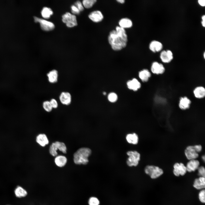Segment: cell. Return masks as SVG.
I'll return each instance as SVG.
<instances>
[{
	"label": "cell",
	"mask_w": 205,
	"mask_h": 205,
	"mask_svg": "<svg viewBox=\"0 0 205 205\" xmlns=\"http://www.w3.org/2000/svg\"><path fill=\"white\" fill-rule=\"evenodd\" d=\"M108 40L112 49L119 51L126 47L128 42V36L125 29L117 26L115 29L111 31Z\"/></svg>",
	"instance_id": "obj_1"
},
{
	"label": "cell",
	"mask_w": 205,
	"mask_h": 205,
	"mask_svg": "<svg viewBox=\"0 0 205 205\" xmlns=\"http://www.w3.org/2000/svg\"><path fill=\"white\" fill-rule=\"evenodd\" d=\"M91 151L87 147H81L78 149L73 154V161L77 165H85L89 162L88 157L91 155Z\"/></svg>",
	"instance_id": "obj_2"
},
{
	"label": "cell",
	"mask_w": 205,
	"mask_h": 205,
	"mask_svg": "<svg viewBox=\"0 0 205 205\" xmlns=\"http://www.w3.org/2000/svg\"><path fill=\"white\" fill-rule=\"evenodd\" d=\"M202 146L200 144L188 145L184 150L185 155L189 160L196 159L199 156V153L202 151Z\"/></svg>",
	"instance_id": "obj_3"
},
{
	"label": "cell",
	"mask_w": 205,
	"mask_h": 205,
	"mask_svg": "<svg viewBox=\"0 0 205 205\" xmlns=\"http://www.w3.org/2000/svg\"><path fill=\"white\" fill-rule=\"evenodd\" d=\"M145 173L152 179H156L163 173V170L159 167L154 165H147L144 169Z\"/></svg>",
	"instance_id": "obj_4"
},
{
	"label": "cell",
	"mask_w": 205,
	"mask_h": 205,
	"mask_svg": "<svg viewBox=\"0 0 205 205\" xmlns=\"http://www.w3.org/2000/svg\"><path fill=\"white\" fill-rule=\"evenodd\" d=\"M127 154L128 156L126 161L127 165L129 167L137 166L140 159V153L136 151H129Z\"/></svg>",
	"instance_id": "obj_5"
},
{
	"label": "cell",
	"mask_w": 205,
	"mask_h": 205,
	"mask_svg": "<svg viewBox=\"0 0 205 205\" xmlns=\"http://www.w3.org/2000/svg\"><path fill=\"white\" fill-rule=\"evenodd\" d=\"M150 71L152 74L159 75L164 74L166 71V69L162 63L154 61L151 64Z\"/></svg>",
	"instance_id": "obj_6"
},
{
	"label": "cell",
	"mask_w": 205,
	"mask_h": 205,
	"mask_svg": "<svg viewBox=\"0 0 205 205\" xmlns=\"http://www.w3.org/2000/svg\"><path fill=\"white\" fill-rule=\"evenodd\" d=\"M62 18L63 22L68 27H72L77 25L76 18L74 15L67 12L62 16Z\"/></svg>",
	"instance_id": "obj_7"
},
{
	"label": "cell",
	"mask_w": 205,
	"mask_h": 205,
	"mask_svg": "<svg viewBox=\"0 0 205 205\" xmlns=\"http://www.w3.org/2000/svg\"><path fill=\"white\" fill-rule=\"evenodd\" d=\"M34 22L40 24L41 28L42 30L46 31H49L53 30L54 28V25L52 22L46 20L34 17Z\"/></svg>",
	"instance_id": "obj_8"
},
{
	"label": "cell",
	"mask_w": 205,
	"mask_h": 205,
	"mask_svg": "<svg viewBox=\"0 0 205 205\" xmlns=\"http://www.w3.org/2000/svg\"><path fill=\"white\" fill-rule=\"evenodd\" d=\"M191 103V100L188 97L186 96H182L179 98L178 106L181 110H185L190 108Z\"/></svg>",
	"instance_id": "obj_9"
},
{
	"label": "cell",
	"mask_w": 205,
	"mask_h": 205,
	"mask_svg": "<svg viewBox=\"0 0 205 205\" xmlns=\"http://www.w3.org/2000/svg\"><path fill=\"white\" fill-rule=\"evenodd\" d=\"M173 172L176 176H183L187 172L186 166L182 163H175L173 166Z\"/></svg>",
	"instance_id": "obj_10"
},
{
	"label": "cell",
	"mask_w": 205,
	"mask_h": 205,
	"mask_svg": "<svg viewBox=\"0 0 205 205\" xmlns=\"http://www.w3.org/2000/svg\"><path fill=\"white\" fill-rule=\"evenodd\" d=\"M192 92L194 97L197 99H201L205 97V88L202 85L196 86L193 89Z\"/></svg>",
	"instance_id": "obj_11"
},
{
	"label": "cell",
	"mask_w": 205,
	"mask_h": 205,
	"mask_svg": "<svg viewBox=\"0 0 205 205\" xmlns=\"http://www.w3.org/2000/svg\"><path fill=\"white\" fill-rule=\"evenodd\" d=\"M126 85L129 89L134 91L138 90L142 87L140 82L136 78H133L127 81Z\"/></svg>",
	"instance_id": "obj_12"
},
{
	"label": "cell",
	"mask_w": 205,
	"mask_h": 205,
	"mask_svg": "<svg viewBox=\"0 0 205 205\" xmlns=\"http://www.w3.org/2000/svg\"><path fill=\"white\" fill-rule=\"evenodd\" d=\"M160 57L162 62L165 63L170 62L173 58L172 52L169 50L162 51L160 53Z\"/></svg>",
	"instance_id": "obj_13"
},
{
	"label": "cell",
	"mask_w": 205,
	"mask_h": 205,
	"mask_svg": "<svg viewBox=\"0 0 205 205\" xmlns=\"http://www.w3.org/2000/svg\"><path fill=\"white\" fill-rule=\"evenodd\" d=\"M138 76L142 82L146 83L149 81L151 77L152 73L149 69H144L139 72Z\"/></svg>",
	"instance_id": "obj_14"
},
{
	"label": "cell",
	"mask_w": 205,
	"mask_h": 205,
	"mask_svg": "<svg viewBox=\"0 0 205 205\" xmlns=\"http://www.w3.org/2000/svg\"><path fill=\"white\" fill-rule=\"evenodd\" d=\"M59 99L61 103L63 105H69L71 102V96L68 92H62L60 94Z\"/></svg>",
	"instance_id": "obj_15"
},
{
	"label": "cell",
	"mask_w": 205,
	"mask_h": 205,
	"mask_svg": "<svg viewBox=\"0 0 205 205\" xmlns=\"http://www.w3.org/2000/svg\"><path fill=\"white\" fill-rule=\"evenodd\" d=\"M200 166V162L197 159L189 160L186 166L187 171L194 172L197 170Z\"/></svg>",
	"instance_id": "obj_16"
},
{
	"label": "cell",
	"mask_w": 205,
	"mask_h": 205,
	"mask_svg": "<svg viewBox=\"0 0 205 205\" xmlns=\"http://www.w3.org/2000/svg\"><path fill=\"white\" fill-rule=\"evenodd\" d=\"M89 17L93 22H99L102 20L104 16L100 11L96 10L91 12L89 15Z\"/></svg>",
	"instance_id": "obj_17"
},
{
	"label": "cell",
	"mask_w": 205,
	"mask_h": 205,
	"mask_svg": "<svg viewBox=\"0 0 205 205\" xmlns=\"http://www.w3.org/2000/svg\"><path fill=\"white\" fill-rule=\"evenodd\" d=\"M14 193L16 197L18 198L26 197L28 194L27 191L21 186L18 185L14 190Z\"/></svg>",
	"instance_id": "obj_18"
},
{
	"label": "cell",
	"mask_w": 205,
	"mask_h": 205,
	"mask_svg": "<svg viewBox=\"0 0 205 205\" xmlns=\"http://www.w3.org/2000/svg\"><path fill=\"white\" fill-rule=\"evenodd\" d=\"M49 82L51 83H56L58 81V73L57 70L54 69L50 71L47 74Z\"/></svg>",
	"instance_id": "obj_19"
},
{
	"label": "cell",
	"mask_w": 205,
	"mask_h": 205,
	"mask_svg": "<svg viewBox=\"0 0 205 205\" xmlns=\"http://www.w3.org/2000/svg\"><path fill=\"white\" fill-rule=\"evenodd\" d=\"M36 141L40 145L43 147L48 144L49 142L47 136L44 134H40L37 136Z\"/></svg>",
	"instance_id": "obj_20"
},
{
	"label": "cell",
	"mask_w": 205,
	"mask_h": 205,
	"mask_svg": "<svg viewBox=\"0 0 205 205\" xmlns=\"http://www.w3.org/2000/svg\"><path fill=\"white\" fill-rule=\"evenodd\" d=\"M162 48L163 45L161 43L157 41L153 40L149 45L150 50L154 52L160 51Z\"/></svg>",
	"instance_id": "obj_21"
},
{
	"label": "cell",
	"mask_w": 205,
	"mask_h": 205,
	"mask_svg": "<svg viewBox=\"0 0 205 205\" xmlns=\"http://www.w3.org/2000/svg\"><path fill=\"white\" fill-rule=\"evenodd\" d=\"M67 161V158L63 155L57 156L55 158V163L57 166L59 167H64Z\"/></svg>",
	"instance_id": "obj_22"
},
{
	"label": "cell",
	"mask_w": 205,
	"mask_h": 205,
	"mask_svg": "<svg viewBox=\"0 0 205 205\" xmlns=\"http://www.w3.org/2000/svg\"><path fill=\"white\" fill-rule=\"evenodd\" d=\"M193 186L196 189L199 190L204 188L205 187V177H200L195 179L193 184Z\"/></svg>",
	"instance_id": "obj_23"
},
{
	"label": "cell",
	"mask_w": 205,
	"mask_h": 205,
	"mask_svg": "<svg viewBox=\"0 0 205 205\" xmlns=\"http://www.w3.org/2000/svg\"><path fill=\"white\" fill-rule=\"evenodd\" d=\"M119 26L124 29L131 27L133 23L131 20L127 18H123L120 19L118 22Z\"/></svg>",
	"instance_id": "obj_24"
},
{
	"label": "cell",
	"mask_w": 205,
	"mask_h": 205,
	"mask_svg": "<svg viewBox=\"0 0 205 205\" xmlns=\"http://www.w3.org/2000/svg\"><path fill=\"white\" fill-rule=\"evenodd\" d=\"M126 139L128 143L134 145L137 144L139 141L138 135L134 133L127 134L126 136Z\"/></svg>",
	"instance_id": "obj_25"
},
{
	"label": "cell",
	"mask_w": 205,
	"mask_h": 205,
	"mask_svg": "<svg viewBox=\"0 0 205 205\" xmlns=\"http://www.w3.org/2000/svg\"><path fill=\"white\" fill-rule=\"evenodd\" d=\"M41 13L43 18L45 19H48L53 14V12L50 8L45 7L42 10Z\"/></svg>",
	"instance_id": "obj_26"
},
{
	"label": "cell",
	"mask_w": 205,
	"mask_h": 205,
	"mask_svg": "<svg viewBox=\"0 0 205 205\" xmlns=\"http://www.w3.org/2000/svg\"><path fill=\"white\" fill-rule=\"evenodd\" d=\"M56 147L58 149L64 153L67 152V147L65 144L62 142L56 141L54 142Z\"/></svg>",
	"instance_id": "obj_27"
},
{
	"label": "cell",
	"mask_w": 205,
	"mask_h": 205,
	"mask_svg": "<svg viewBox=\"0 0 205 205\" xmlns=\"http://www.w3.org/2000/svg\"><path fill=\"white\" fill-rule=\"evenodd\" d=\"M108 101L111 103H114L117 101L118 99V96L117 94L114 92H112L108 94L107 96Z\"/></svg>",
	"instance_id": "obj_28"
},
{
	"label": "cell",
	"mask_w": 205,
	"mask_h": 205,
	"mask_svg": "<svg viewBox=\"0 0 205 205\" xmlns=\"http://www.w3.org/2000/svg\"><path fill=\"white\" fill-rule=\"evenodd\" d=\"M96 0H84L83 1V4L85 8L89 9L96 2Z\"/></svg>",
	"instance_id": "obj_29"
},
{
	"label": "cell",
	"mask_w": 205,
	"mask_h": 205,
	"mask_svg": "<svg viewBox=\"0 0 205 205\" xmlns=\"http://www.w3.org/2000/svg\"><path fill=\"white\" fill-rule=\"evenodd\" d=\"M42 106L44 110L48 112H50L53 109L50 101H46L43 102Z\"/></svg>",
	"instance_id": "obj_30"
},
{
	"label": "cell",
	"mask_w": 205,
	"mask_h": 205,
	"mask_svg": "<svg viewBox=\"0 0 205 205\" xmlns=\"http://www.w3.org/2000/svg\"><path fill=\"white\" fill-rule=\"evenodd\" d=\"M57 148L54 142L53 143L50 145L49 149L50 154L53 156H56L58 155Z\"/></svg>",
	"instance_id": "obj_31"
},
{
	"label": "cell",
	"mask_w": 205,
	"mask_h": 205,
	"mask_svg": "<svg viewBox=\"0 0 205 205\" xmlns=\"http://www.w3.org/2000/svg\"><path fill=\"white\" fill-rule=\"evenodd\" d=\"M100 203V201L99 199L95 196L90 197L88 201L89 205H99Z\"/></svg>",
	"instance_id": "obj_32"
},
{
	"label": "cell",
	"mask_w": 205,
	"mask_h": 205,
	"mask_svg": "<svg viewBox=\"0 0 205 205\" xmlns=\"http://www.w3.org/2000/svg\"><path fill=\"white\" fill-rule=\"evenodd\" d=\"M204 189L202 190L199 192L198 194V198L200 201L202 203H204L205 202Z\"/></svg>",
	"instance_id": "obj_33"
},
{
	"label": "cell",
	"mask_w": 205,
	"mask_h": 205,
	"mask_svg": "<svg viewBox=\"0 0 205 205\" xmlns=\"http://www.w3.org/2000/svg\"><path fill=\"white\" fill-rule=\"evenodd\" d=\"M198 175L200 177H205V169L203 166H200L198 167Z\"/></svg>",
	"instance_id": "obj_34"
},
{
	"label": "cell",
	"mask_w": 205,
	"mask_h": 205,
	"mask_svg": "<svg viewBox=\"0 0 205 205\" xmlns=\"http://www.w3.org/2000/svg\"><path fill=\"white\" fill-rule=\"evenodd\" d=\"M53 108H56L58 106V103L57 101L54 99L52 98L50 101Z\"/></svg>",
	"instance_id": "obj_35"
},
{
	"label": "cell",
	"mask_w": 205,
	"mask_h": 205,
	"mask_svg": "<svg viewBox=\"0 0 205 205\" xmlns=\"http://www.w3.org/2000/svg\"><path fill=\"white\" fill-rule=\"evenodd\" d=\"M79 11H82L84 10L83 5L82 3L79 1H77L75 3V5Z\"/></svg>",
	"instance_id": "obj_36"
},
{
	"label": "cell",
	"mask_w": 205,
	"mask_h": 205,
	"mask_svg": "<svg viewBox=\"0 0 205 205\" xmlns=\"http://www.w3.org/2000/svg\"><path fill=\"white\" fill-rule=\"evenodd\" d=\"M72 13L74 14H78L80 11L74 5H72L71 7Z\"/></svg>",
	"instance_id": "obj_37"
},
{
	"label": "cell",
	"mask_w": 205,
	"mask_h": 205,
	"mask_svg": "<svg viewBox=\"0 0 205 205\" xmlns=\"http://www.w3.org/2000/svg\"><path fill=\"white\" fill-rule=\"evenodd\" d=\"M198 2L199 4L202 6H204L205 5V0H198Z\"/></svg>",
	"instance_id": "obj_38"
},
{
	"label": "cell",
	"mask_w": 205,
	"mask_h": 205,
	"mask_svg": "<svg viewBox=\"0 0 205 205\" xmlns=\"http://www.w3.org/2000/svg\"><path fill=\"white\" fill-rule=\"evenodd\" d=\"M202 21H201V23L202 25L204 27L205 26V15H204L202 16Z\"/></svg>",
	"instance_id": "obj_39"
},
{
	"label": "cell",
	"mask_w": 205,
	"mask_h": 205,
	"mask_svg": "<svg viewBox=\"0 0 205 205\" xmlns=\"http://www.w3.org/2000/svg\"><path fill=\"white\" fill-rule=\"evenodd\" d=\"M117 1L120 3L123 4L124 3L125 1L124 0H118Z\"/></svg>",
	"instance_id": "obj_40"
},
{
	"label": "cell",
	"mask_w": 205,
	"mask_h": 205,
	"mask_svg": "<svg viewBox=\"0 0 205 205\" xmlns=\"http://www.w3.org/2000/svg\"><path fill=\"white\" fill-rule=\"evenodd\" d=\"M202 159L204 162L205 161V156L204 155H202Z\"/></svg>",
	"instance_id": "obj_41"
},
{
	"label": "cell",
	"mask_w": 205,
	"mask_h": 205,
	"mask_svg": "<svg viewBox=\"0 0 205 205\" xmlns=\"http://www.w3.org/2000/svg\"><path fill=\"white\" fill-rule=\"evenodd\" d=\"M203 55H204V59H205V52H204Z\"/></svg>",
	"instance_id": "obj_42"
},
{
	"label": "cell",
	"mask_w": 205,
	"mask_h": 205,
	"mask_svg": "<svg viewBox=\"0 0 205 205\" xmlns=\"http://www.w3.org/2000/svg\"></svg>",
	"instance_id": "obj_43"
}]
</instances>
